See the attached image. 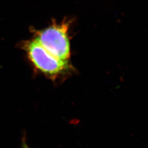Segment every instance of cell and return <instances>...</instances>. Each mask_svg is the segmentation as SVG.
I'll use <instances>...</instances> for the list:
<instances>
[{"label": "cell", "mask_w": 148, "mask_h": 148, "mask_svg": "<svg viewBox=\"0 0 148 148\" xmlns=\"http://www.w3.org/2000/svg\"><path fill=\"white\" fill-rule=\"evenodd\" d=\"M23 46L34 66L51 79H56L71 68L69 60H63L53 56L35 39L25 42Z\"/></svg>", "instance_id": "cell-2"}, {"label": "cell", "mask_w": 148, "mask_h": 148, "mask_svg": "<svg viewBox=\"0 0 148 148\" xmlns=\"http://www.w3.org/2000/svg\"><path fill=\"white\" fill-rule=\"evenodd\" d=\"M29 148L28 147V146L27 145V144H26V142H23V146H22V148Z\"/></svg>", "instance_id": "cell-3"}, {"label": "cell", "mask_w": 148, "mask_h": 148, "mask_svg": "<svg viewBox=\"0 0 148 148\" xmlns=\"http://www.w3.org/2000/svg\"><path fill=\"white\" fill-rule=\"evenodd\" d=\"M69 23H53L36 34L35 39L53 56L63 60H69L71 56L69 39Z\"/></svg>", "instance_id": "cell-1"}]
</instances>
